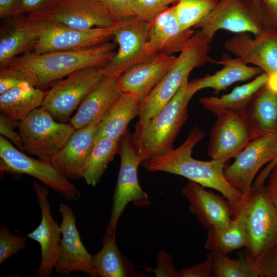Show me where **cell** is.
Segmentation results:
<instances>
[{
    "instance_id": "ee69618b",
    "label": "cell",
    "mask_w": 277,
    "mask_h": 277,
    "mask_svg": "<svg viewBox=\"0 0 277 277\" xmlns=\"http://www.w3.org/2000/svg\"><path fill=\"white\" fill-rule=\"evenodd\" d=\"M22 13L21 0H0V17L4 18Z\"/></svg>"
},
{
    "instance_id": "d6a6232c",
    "label": "cell",
    "mask_w": 277,
    "mask_h": 277,
    "mask_svg": "<svg viewBox=\"0 0 277 277\" xmlns=\"http://www.w3.org/2000/svg\"><path fill=\"white\" fill-rule=\"evenodd\" d=\"M219 0H180L174 5L175 17L182 30L195 27L207 17Z\"/></svg>"
},
{
    "instance_id": "484cf974",
    "label": "cell",
    "mask_w": 277,
    "mask_h": 277,
    "mask_svg": "<svg viewBox=\"0 0 277 277\" xmlns=\"http://www.w3.org/2000/svg\"><path fill=\"white\" fill-rule=\"evenodd\" d=\"M46 92L28 82H23L0 94L1 114L19 122L42 106Z\"/></svg>"
},
{
    "instance_id": "7a4b0ae2",
    "label": "cell",
    "mask_w": 277,
    "mask_h": 277,
    "mask_svg": "<svg viewBox=\"0 0 277 277\" xmlns=\"http://www.w3.org/2000/svg\"><path fill=\"white\" fill-rule=\"evenodd\" d=\"M115 43L109 41L79 49L28 52L14 57L5 66L24 71L33 86L43 89L80 69L104 67L115 55Z\"/></svg>"
},
{
    "instance_id": "3957f363",
    "label": "cell",
    "mask_w": 277,
    "mask_h": 277,
    "mask_svg": "<svg viewBox=\"0 0 277 277\" xmlns=\"http://www.w3.org/2000/svg\"><path fill=\"white\" fill-rule=\"evenodd\" d=\"M186 81L171 100L155 116L135 126L133 137L142 162L173 149V142L188 117L191 96ZM141 162V163H142Z\"/></svg>"
},
{
    "instance_id": "277c9868",
    "label": "cell",
    "mask_w": 277,
    "mask_h": 277,
    "mask_svg": "<svg viewBox=\"0 0 277 277\" xmlns=\"http://www.w3.org/2000/svg\"><path fill=\"white\" fill-rule=\"evenodd\" d=\"M210 41L195 31L190 40L157 86L141 100L140 113L135 126H141L156 115L173 97L194 68L212 59L209 56Z\"/></svg>"
},
{
    "instance_id": "5bb4252c",
    "label": "cell",
    "mask_w": 277,
    "mask_h": 277,
    "mask_svg": "<svg viewBox=\"0 0 277 277\" xmlns=\"http://www.w3.org/2000/svg\"><path fill=\"white\" fill-rule=\"evenodd\" d=\"M226 165L224 174L227 181L244 196L248 195L259 170L277 159V131L253 140Z\"/></svg>"
},
{
    "instance_id": "7bdbcfd3",
    "label": "cell",
    "mask_w": 277,
    "mask_h": 277,
    "mask_svg": "<svg viewBox=\"0 0 277 277\" xmlns=\"http://www.w3.org/2000/svg\"><path fill=\"white\" fill-rule=\"evenodd\" d=\"M0 114V133L6 138L10 140L18 149L24 152L19 133L14 130L15 127L18 126V123Z\"/></svg>"
},
{
    "instance_id": "8fae6325",
    "label": "cell",
    "mask_w": 277,
    "mask_h": 277,
    "mask_svg": "<svg viewBox=\"0 0 277 277\" xmlns=\"http://www.w3.org/2000/svg\"><path fill=\"white\" fill-rule=\"evenodd\" d=\"M104 76L101 67L80 69L52 85L41 107L58 122L67 123L88 93Z\"/></svg>"
},
{
    "instance_id": "cb8c5ba5",
    "label": "cell",
    "mask_w": 277,
    "mask_h": 277,
    "mask_svg": "<svg viewBox=\"0 0 277 277\" xmlns=\"http://www.w3.org/2000/svg\"><path fill=\"white\" fill-rule=\"evenodd\" d=\"M211 63L222 65L223 67L212 75L188 82L186 92L191 96L207 88L218 92L234 83L251 79L264 72L257 66H249L239 57L232 58L227 54H223L221 60H212Z\"/></svg>"
},
{
    "instance_id": "e0dca14e",
    "label": "cell",
    "mask_w": 277,
    "mask_h": 277,
    "mask_svg": "<svg viewBox=\"0 0 277 277\" xmlns=\"http://www.w3.org/2000/svg\"><path fill=\"white\" fill-rule=\"evenodd\" d=\"M33 187L41 211V219L38 226L27 235L37 242L41 250V261L36 277H50L54 270L60 248L62 231L51 213L47 186L33 182Z\"/></svg>"
},
{
    "instance_id": "f1b7e54d",
    "label": "cell",
    "mask_w": 277,
    "mask_h": 277,
    "mask_svg": "<svg viewBox=\"0 0 277 277\" xmlns=\"http://www.w3.org/2000/svg\"><path fill=\"white\" fill-rule=\"evenodd\" d=\"M37 36L26 17L14 22L0 38V66L7 65L14 57L33 50Z\"/></svg>"
},
{
    "instance_id": "1f68e13d",
    "label": "cell",
    "mask_w": 277,
    "mask_h": 277,
    "mask_svg": "<svg viewBox=\"0 0 277 277\" xmlns=\"http://www.w3.org/2000/svg\"><path fill=\"white\" fill-rule=\"evenodd\" d=\"M118 149V141L110 138L102 137L94 142L82 172V178L88 185L97 184Z\"/></svg>"
},
{
    "instance_id": "ac0fdd59",
    "label": "cell",
    "mask_w": 277,
    "mask_h": 277,
    "mask_svg": "<svg viewBox=\"0 0 277 277\" xmlns=\"http://www.w3.org/2000/svg\"><path fill=\"white\" fill-rule=\"evenodd\" d=\"M224 47L246 64L260 68L268 75V84L277 89V33L253 38L247 33H238Z\"/></svg>"
},
{
    "instance_id": "d4e9b609",
    "label": "cell",
    "mask_w": 277,
    "mask_h": 277,
    "mask_svg": "<svg viewBox=\"0 0 277 277\" xmlns=\"http://www.w3.org/2000/svg\"><path fill=\"white\" fill-rule=\"evenodd\" d=\"M141 100L132 93L122 92L101 121L94 142L102 137L118 141L129 122L139 116Z\"/></svg>"
},
{
    "instance_id": "f6af8a7d",
    "label": "cell",
    "mask_w": 277,
    "mask_h": 277,
    "mask_svg": "<svg viewBox=\"0 0 277 277\" xmlns=\"http://www.w3.org/2000/svg\"><path fill=\"white\" fill-rule=\"evenodd\" d=\"M52 0H21L22 13L40 10L48 5Z\"/></svg>"
},
{
    "instance_id": "ffe728a7",
    "label": "cell",
    "mask_w": 277,
    "mask_h": 277,
    "mask_svg": "<svg viewBox=\"0 0 277 277\" xmlns=\"http://www.w3.org/2000/svg\"><path fill=\"white\" fill-rule=\"evenodd\" d=\"M204 188L190 180L183 187L182 194L188 201L190 211L196 215L206 229L226 226L233 219L231 204L224 196Z\"/></svg>"
},
{
    "instance_id": "4316f807",
    "label": "cell",
    "mask_w": 277,
    "mask_h": 277,
    "mask_svg": "<svg viewBox=\"0 0 277 277\" xmlns=\"http://www.w3.org/2000/svg\"><path fill=\"white\" fill-rule=\"evenodd\" d=\"M246 111L258 137L276 131L277 91L267 83L258 91Z\"/></svg>"
},
{
    "instance_id": "7402d4cb",
    "label": "cell",
    "mask_w": 277,
    "mask_h": 277,
    "mask_svg": "<svg viewBox=\"0 0 277 277\" xmlns=\"http://www.w3.org/2000/svg\"><path fill=\"white\" fill-rule=\"evenodd\" d=\"M101 121L74 130L52 161L69 179L82 178L83 170L93 147Z\"/></svg>"
},
{
    "instance_id": "4dcf8cb0",
    "label": "cell",
    "mask_w": 277,
    "mask_h": 277,
    "mask_svg": "<svg viewBox=\"0 0 277 277\" xmlns=\"http://www.w3.org/2000/svg\"><path fill=\"white\" fill-rule=\"evenodd\" d=\"M247 239L242 220L234 216L226 226L208 230L205 248L210 251L227 254L246 247Z\"/></svg>"
},
{
    "instance_id": "d590c367",
    "label": "cell",
    "mask_w": 277,
    "mask_h": 277,
    "mask_svg": "<svg viewBox=\"0 0 277 277\" xmlns=\"http://www.w3.org/2000/svg\"><path fill=\"white\" fill-rule=\"evenodd\" d=\"M131 6L134 16L148 23L168 8L161 0H131Z\"/></svg>"
},
{
    "instance_id": "b9f144b4",
    "label": "cell",
    "mask_w": 277,
    "mask_h": 277,
    "mask_svg": "<svg viewBox=\"0 0 277 277\" xmlns=\"http://www.w3.org/2000/svg\"><path fill=\"white\" fill-rule=\"evenodd\" d=\"M156 269L144 267L147 271L154 272L156 276L177 277V270L174 269L172 256L164 250L158 252Z\"/></svg>"
},
{
    "instance_id": "c3c4849f",
    "label": "cell",
    "mask_w": 277,
    "mask_h": 277,
    "mask_svg": "<svg viewBox=\"0 0 277 277\" xmlns=\"http://www.w3.org/2000/svg\"><path fill=\"white\" fill-rule=\"evenodd\" d=\"M277 160V159H276V160H275L274 161H275V160Z\"/></svg>"
},
{
    "instance_id": "74e56055",
    "label": "cell",
    "mask_w": 277,
    "mask_h": 277,
    "mask_svg": "<svg viewBox=\"0 0 277 277\" xmlns=\"http://www.w3.org/2000/svg\"><path fill=\"white\" fill-rule=\"evenodd\" d=\"M25 82L31 84L24 71L9 66L1 67L0 94Z\"/></svg>"
},
{
    "instance_id": "ab89813d",
    "label": "cell",
    "mask_w": 277,
    "mask_h": 277,
    "mask_svg": "<svg viewBox=\"0 0 277 277\" xmlns=\"http://www.w3.org/2000/svg\"><path fill=\"white\" fill-rule=\"evenodd\" d=\"M103 1L115 22L135 17L131 8V0Z\"/></svg>"
},
{
    "instance_id": "8992f818",
    "label": "cell",
    "mask_w": 277,
    "mask_h": 277,
    "mask_svg": "<svg viewBox=\"0 0 277 277\" xmlns=\"http://www.w3.org/2000/svg\"><path fill=\"white\" fill-rule=\"evenodd\" d=\"M238 215L246 233L247 255L254 258L277 243V210L264 184L254 183L234 213Z\"/></svg>"
},
{
    "instance_id": "83f0119b",
    "label": "cell",
    "mask_w": 277,
    "mask_h": 277,
    "mask_svg": "<svg viewBox=\"0 0 277 277\" xmlns=\"http://www.w3.org/2000/svg\"><path fill=\"white\" fill-rule=\"evenodd\" d=\"M268 80V75L263 72L250 82L235 87L228 94L220 97H203L199 102L205 109L214 114L222 110H245L258 91Z\"/></svg>"
},
{
    "instance_id": "6da1fadb",
    "label": "cell",
    "mask_w": 277,
    "mask_h": 277,
    "mask_svg": "<svg viewBox=\"0 0 277 277\" xmlns=\"http://www.w3.org/2000/svg\"><path fill=\"white\" fill-rule=\"evenodd\" d=\"M204 136V131L196 126L179 147L153 156L140 165L147 171H163L181 175L204 187L217 191L231 204L234 213L241 206L245 196L226 180L224 169L227 161L213 159L203 161L191 156L192 149Z\"/></svg>"
},
{
    "instance_id": "836d02e7",
    "label": "cell",
    "mask_w": 277,
    "mask_h": 277,
    "mask_svg": "<svg viewBox=\"0 0 277 277\" xmlns=\"http://www.w3.org/2000/svg\"><path fill=\"white\" fill-rule=\"evenodd\" d=\"M210 251L214 277H260L256 268L248 259L244 262L238 261L230 258L226 254Z\"/></svg>"
},
{
    "instance_id": "9c48e42d",
    "label": "cell",
    "mask_w": 277,
    "mask_h": 277,
    "mask_svg": "<svg viewBox=\"0 0 277 277\" xmlns=\"http://www.w3.org/2000/svg\"><path fill=\"white\" fill-rule=\"evenodd\" d=\"M36 32L37 41L32 52H48L91 47L114 37L117 22L112 26L77 29L45 19L26 17Z\"/></svg>"
},
{
    "instance_id": "5b68a950",
    "label": "cell",
    "mask_w": 277,
    "mask_h": 277,
    "mask_svg": "<svg viewBox=\"0 0 277 277\" xmlns=\"http://www.w3.org/2000/svg\"><path fill=\"white\" fill-rule=\"evenodd\" d=\"M194 28L211 42L220 29L254 36L277 33L261 0H220L215 8Z\"/></svg>"
},
{
    "instance_id": "603a6c76",
    "label": "cell",
    "mask_w": 277,
    "mask_h": 277,
    "mask_svg": "<svg viewBox=\"0 0 277 277\" xmlns=\"http://www.w3.org/2000/svg\"><path fill=\"white\" fill-rule=\"evenodd\" d=\"M122 93L117 78L104 76L83 99L70 123L76 130L101 121Z\"/></svg>"
},
{
    "instance_id": "ba28073f",
    "label": "cell",
    "mask_w": 277,
    "mask_h": 277,
    "mask_svg": "<svg viewBox=\"0 0 277 277\" xmlns=\"http://www.w3.org/2000/svg\"><path fill=\"white\" fill-rule=\"evenodd\" d=\"M17 127L24 152L50 163L75 130L70 122L56 121L41 106L19 121Z\"/></svg>"
},
{
    "instance_id": "7dc6e473",
    "label": "cell",
    "mask_w": 277,
    "mask_h": 277,
    "mask_svg": "<svg viewBox=\"0 0 277 277\" xmlns=\"http://www.w3.org/2000/svg\"><path fill=\"white\" fill-rule=\"evenodd\" d=\"M161 1L165 5L168 6V5H170V4L175 2H179L180 0H161Z\"/></svg>"
},
{
    "instance_id": "8d00e7d4",
    "label": "cell",
    "mask_w": 277,
    "mask_h": 277,
    "mask_svg": "<svg viewBox=\"0 0 277 277\" xmlns=\"http://www.w3.org/2000/svg\"><path fill=\"white\" fill-rule=\"evenodd\" d=\"M246 257L254 265L260 277H277V243L256 258Z\"/></svg>"
},
{
    "instance_id": "52a82bcc",
    "label": "cell",
    "mask_w": 277,
    "mask_h": 277,
    "mask_svg": "<svg viewBox=\"0 0 277 277\" xmlns=\"http://www.w3.org/2000/svg\"><path fill=\"white\" fill-rule=\"evenodd\" d=\"M120 167L113 193L108 224L102 241L115 235L118 221L129 203L136 207L150 205L147 193L140 185L137 169L142 161L134 142L133 134L127 130L118 141Z\"/></svg>"
},
{
    "instance_id": "30bf717a",
    "label": "cell",
    "mask_w": 277,
    "mask_h": 277,
    "mask_svg": "<svg viewBox=\"0 0 277 277\" xmlns=\"http://www.w3.org/2000/svg\"><path fill=\"white\" fill-rule=\"evenodd\" d=\"M0 170L1 173L25 174L32 176L67 201H76L81 196V191L52 163L27 155L1 135Z\"/></svg>"
},
{
    "instance_id": "9a60e30c",
    "label": "cell",
    "mask_w": 277,
    "mask_h": 277,
    "mask_svg": "<svg viewBox=\"0 0 277 277\" xmlns=\"http://www.w3.org/2000/svg\"><path fill=\"white\" fill-rule=\"evenodd\" d=\"M62 216V238L54 270L59 275L68 276L74 271L82 272L91 277L98 276L91 255L81 240L76 217L68 204L60 205Z\"/></svg>"
},
{
    "instance_id": "44dd1931",
    "label": "cell",
    "mask_w": 277,
    "mask_h": 277,
    "mask_svg": "<svg viewBox=\"0 0 277 277\" xmlns=\"http://www.w3.org/2000/svg\"><path fill=\"white\" fill-rule=\"evenodd\" d=\"M176 58L161 53L131 66L117 78L122 92L132 93L142 100L163 79Z\"/></svg>"
},
{
    "instance_id": "4fadbf2b",
    "label": "cell",
    "mask_w": 277,
    "mask_h": 277,
    "mask_svg": "<svg viewBox=\"0 0 277 277\" xmlns=\"http://www.w3.org/2000/svg\"><path fill=\"white\" fill-rule=\"evenodd\" d=\"M246 110H222L214 114L216 120L211 130L207 150L211 159L227 162L258 137L251 127Z\"/></svg>"
},
{
    "instance_id": "f546056e",
    "label": "cell",
    "mask_w": 277,
    "mask_h": 277,
    "mask_svg": "<svg viewBox=\"0 0 277 277\" xmlns=\"http://www.w3.org/2000/svg\"><path fill=\"white\" fill-rule=\"evenodd\" d=\"M103 246L92 255L94 267L101 277H129L134 275L133 266L119 250L115 235L102 241Z\"/></svg>"
},
{
    "instance_id": "7c38bea8",
    "label": "cell",
    "mask_w": 277,
    "mask_h": 277,
    "mask_svg": "<svg viewBox=\"0 0 277 277\" xmlns=\"http://www.w3.org/2000/svg\"><path fill=\"white\" fill-rule=\"evenodd\" d=\"M27 16L77 29L109 27L116 22L103 0H52L44 8Z\"/></svg>"
},
{
    "instance_id": "d6986e66",
    "label": "cell",
    "mask_w": 277,
    "mask_h": 277,
    "mask_svg": "<svg viewBox=\"0 0 277 277\" xmlns=\"http://www.w3.org/2000/svg\"><path fill=\"white\" fill-rule=\"evenodd\" d=\"M194 32L192 29L182 30L174 14V6L168 7L149 23L148 37L141 62L161 53L172 55L181 52Z\"/></svg>"
},
{
    "instance_id": "e575fe53",
    "label": "cell",
    "mask_w": 277,
    "mask_h": 277,
    "mask_svg": "<svg viewBox=\"0 0 277 277\" xmlns=\"http://www.w3.org/2000/svg\"><path fill=\"white\" fill-rule=\"evenodd\" d=\"M27 235H14L6 226L2 225L0 228V264L9 258L26 247Z\"/></svg>"
},
{
    "instance_id": "bcb514c9",
    "label": "cell",
    "mask_w": 277,
    "mask_h": 277,
    "mask_svg": "<svg viewBox=\"0 0 277 277\" xmlns=\"http://www.w3.org/2000/svg\"><path fill=\"white\" fill-rule=\"evenodd\" d=\"M277 29V0H261Z\"/></svg>"
},
{
    "instance_id": "60d3db41",
    "label": "cell",
    "mask_w": 277,
    "mask_h": 277,
    "mask_svg": "<svg viewBox=\"0 0 277 277\" xmlns=\"http://www.w3.org/2000/svg\"><path fill=\"white\" fill-rule=\"evenodd\" d=\"M260 176L267 179L265 189L277 210V160L270 162Z\"/></svg>"
},
{
    "instance_id": "2e32d148",
    "label": "cell",
    "mask_w": 277,
    "mask_h": 277,
    "mask_svg": "<svg viewBox=\"0 0 277 277\" xmlns=\"http://www.w3.org/2000/svg\"><path fill=\"white\" fill-rule=\"evenodd\" d=\"M148 33L149 23L135 17L117 22L114 37L118 49L109 62L101 67L104 75L117 78L141 62Z\"/></svg>"
},
{
    "instance_id": "f35d334b",
    "label": "cell",
    "mask_w": 277,
    "mask_h": 277,
    "mask_svg": "<svg viewBox=\"0 0 277 277\" xmlns=\"http://www.w3.org/2000/svg\"><path fill=\"white\" fill-rule=\"evenodd\" d=\"M212 255L210 251L204 262L177 270V277H212Z\"/></svg>"
}]
</instances>
